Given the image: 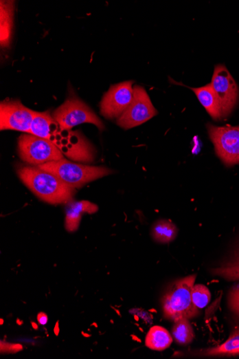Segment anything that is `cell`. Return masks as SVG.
Wrapping results in <instances>:
<instances>
[{
    "label": "cell",
    "instance_id": "1",
    "mask_svg": "<svg viewBox=\"0 0 239 359\" xmlns=\"http://www.w3.org/2000/svg\"><path fill=\"white\" fill-rule=\"evenodd\" d=\"M16 173L28 189L43 202L60 204L73 200L75 188L38 166H21Z\"/></svg>",
    "mask_w": 239,
    "mask_h": 359
},
{
    "label": "cell",
    "instance_id": "2",
    "mask_svg": "<svg viewBox=\"0 0 239 359\" xmlns=\"http://www.w3.org/2000/svg\"><path fill=\"white\" fill-rule=\"evenodd\" d=\"M196 279V275H192L170 285L162 298L166 318L175 322L181 318L190 319L198 315V309L194 304L192 297Z\"/></svg>",
    "mask_w": 239,
    "mask_h": 359
},
{
    "label": "cell",
    "instance_id": "3",
    "mask_svg": "<svg viewBox=\"0 0 239 359\" xmlns=\"http://www.w3.org/2000/svg\"><path fill=\"white\" fill-rule=\"evenodd\" d=\"M38 166L46 172L55 175L75 189L114 173L107 167L84 165L65 159Z\"/></svg>",
    "mask_w": 239,
    "mask_h": 359
},
{
    "label": "cell",
    "instance_id": "4",
    "mask_svg": "<svg viewBox=\"0 0 239 359\" xmlns=\"http://www.w3.org/2000/svg\"><path fill=\"white\" fill-rule=\"evenodd\" d=\"M53 116L64 130H71L82 124H91L102 131L104 123L93 111L83 101L76 97L67 98L53 113Z\"/></svg>",
    "mask_w": 239,
    "mask_h": 359
},
{
    "label": "cell",
    "instance_id": "5",
    "mask_svg": "<svg viewBox=\"0 0 239 359\" xmlns=\"http://www.w3.org/2000/svg\"><path fill=\"white\" fill-rule=\"evenodd\" d=\"M51 142L61 151L64 156L73 162L89 164L95 160V147L79 131L60 128Z\"/></svg>",
    "mask_w": 239,
    "mask_h": 359
},
{
    "label": "cell",
    "instance_id": "6",
    "mask_svg": "<svg viewBox=\"0 0 239 359\" xmlns=\"http://www.w3.org/2000/svg\"><path fill=\"white\" fill-rule=\"evenodd\" d=\"M19 153L24 162L32 166H40L64 159L63 153L54 144L30 133L20 136Z\"/></svg>",
    "mask_w": 239,
    "mask_h": 359
},
{
    "label": "cell",
    "instance_id": "7",
    "mask_svg": "<svg viewBox=\"0 0 239 359\" xmlns=\"http://www.w3.org/2000/svg\"><path fill=\"white\" fill-rule=\"evenodd\" d=\"M158 114L144 88L136 85L133 88V98L125 112L117 120L119 127L130 129L149 121Z\"/></svg>",
    "mask_w": 239,
    "mask_h": 359
},
{
    "label": "cell",
    "instance_id": "8",
    "mask_svg": "<svg viewBox=\"0 0 239 359\" xmlns=\"http://www.w3.org/2000/svg\"><path fill=\"white\" fill-rule=\"evenodd\" d=\"M210 138L218 157L227 166L239 164V126L223 127L209 124Z\"/></svg>",
    "mask_w": 239,
    "mask_h": 359
},
{
    "label": "cell",
    "instance_id": "9",
    "mask_svg": "<svg viewBox=\"0 0 239 359\" xmlns=\"http://www.w3.org/2000/svg\"><path fill=\"white\" fill-rule=\"evenodd\" d=\"M36 111L25 107L21 100H4L0 105V129L30 133Z\"/></svg>",
    "mask_w": 239,
    "mask_h": 359
},
{
    "label": "cell",
    "instance_id": "10",
    "mask_svg": "<svg viewBox=\"0 0 239 359\" xmlns=\"http://www.w3.org/2000/svg\"><path fill=\"white\" fill-rule=\"evenodd\" d=\"M211 85L219 100L223 117H227L236 105L238 89L235 80L225 65H218L215 67Z\"/></svg>",
    "mask_w": 239,
    "mask_h": 359
},
{
    "label": "cell",
    "instance_id": "11",
    "mask_svg": "<svg viewBox=\"0 0 239 359\" xmlns=\"http://www.w3.org/2000/svg\"><path fill=\"white\" fill-rule=\"evenodd\" d=\"M133 81L111 85L100 102V113L106 118H118L125 112L133 98Z\"/></svg>",
    "mask_w": 239,
    "mask_h": 359
},
{
    "label": "cell",
    "instance_id": "12",
    "mask_svg": "<svg viewBox=\"0 0 239 359\" xmlns=\"http://www.w3.org/2000/svg\"><path fill=\"white\" fill-rule=\"evenodd\" d=\"M96 204L89 201H71L66 207L65 228L73 232L78 230L82 216L84 213L94 214L98 212Z\"/></svg>",
    "mask_w": 239,
    "mask_h": 359
},
{
    "label": "cell",
    "instance_id": "13",
    "mask_svg": "<svg viewBox=\"0 0 239 359\" xmlns=\"http://www.w3.org/2000/svg\"><path fill=\"white\" fill-rule=\"evenodd\" d=\"M60 126L49 111H36L31 124L30 133L51 142Z\"/></svg>",
    "mask_w": 239,
    "mask_h": 359
},
{
    "label": "cell",
    "instance_id": "14",
    "mask_svg": "<svg viewBox=\"0 0 239 359\" xmlns=\"http://www.w3.org/2000/svg\"><path fill=\"white\" fill-rule=\"evenodd\" d=\"M191 89L195 93L202 106L214 120L223 118L219 100L211 83L201 88Z\"/></svg>",
    "mask_w": 239,
    "mask_h": 359
},
{
    "label": "cell",
    "instance_id": "15",
    "mask_svg": "<svg viewBox=\"0 0 239 359\" xmlns=\"http://www.w3.org/2000/svg\"><path fill=\"white\" fill-rule=\"evenodd\" d=\"M14 3L1 1L0 3V28H1V46L9 47L12 38L13 27Z\"/></svg>",
    "mask_w": 239,
    "mask_h": 359
},
{
    "label": "cell",
    "instance_id": "16",
    "mask_svg": "<svg viewBox=\"0 0 239 359\" xmlns=\"http://www.w3.org/2000/svg\"><path fill=\"white\" fill-rule=\"evenodd\" d=\"M172 342V335L166 329L159 326L152 327L146 337V347L155 351H163L168 349Z\"/></svg>",
    "mask_w": 239,
    "mask_h": 359
},
{
    "label": "cell",
    "instance_id": "17",
    "mask_svg": "<svg viewBox=\"0 0 239 359\" xmlns=\"http://www.w3.org/2000/svg\"><path fill=\"white\" fill-rule=\"evenodd\" d=\"M178 230L172 221L161 219L156 222L151 229V235L157 243L166 244L174 241Z\"/></svg>",
    "mask_w": 239,
    "mask_h": 359
},
{
    "label": "cell",
    "instance_id": "18",
    "mask_svg": "<svg viewBox=\"0 0 239 359\" xmlns=\"http://www.w3.org/2000/svg\"><path fill=\"white\" fill-rule=\"evenodd\" d=\"M173 336L178 344L189 345L194 338V332L187 318H181L175 321Z\"/></svg>",
    "mask_w": 239,
    "mask_h": 359
},
{
    "label": "cell",
    "instance_id": "19",
    "mask_svg": "<svg viewBox=\"0 0 239 359\" xmlns=\"http://www.w3.org/2000/svg\"><path fill=\"white\" fill-rule=\"evenodd\" d=\"M206 354L209 356L239 354V327L235 329L224 344L208 350Z\"/></svg>",
    "mask_w": 239,
    "mask_h": 359
},
{
    "label": "cell",
    "instance_id": "20",
    "mask_svg": "<svg viewBox=\"0 0 239 359\" xmlns=\"http://www.w3.org/2000/svg\"><path fill=\"white\" fill-rule=\"evenodd\" d=\"M213 273L229 281L239 280V251L232 261L213 270Z\"/></svg>",
    "mask_w": 239,
    "mask_h": 359
},
{
    "label": "cell",
    "instance_id": "21",
    "mask_svg": "<svg viewBox=\"0 0 239 359\" xmlns=\"http://www.w3.org/2000/svg\"><path fill=\"white\" fill-rule=\"evenodd\" d=\"M192 301L198 309L207 306L211 301V292L207 286L202 284L194 285L192 292Z\"/></svg>",
    "mask_w": 239,
    "mask_h": 359
},
{
    "label": "cell",
    "instance_id": "22",
    "mask_svg": "<svg viewBox=\"0 0 239 359\" xmlns=\"http://www.w3.org/2000/svg\"><path fill=\"white\" fill-rule=\"evenodd\" d=\"M229 304L232 312L239 317V284L231 290Z\"/></svg>",
    "mask_w": 239,
    "mask_h": 359
},
{
    "label": "cell",
    "instance_id": "23",
    "mask_svg": "<svg viewBox=\"0 0 239 359\" xmlns=\"http://www.w3.org/2000/svg\"><path fill=\"white\" fill-rule=\"evenodd\" d=\"M23 350V346L20 345H12L1 341L2 353H16Z\"/></svg>",
    "mask_w": 239,
    "mask_h": 359
},
{
    "label": "cell",
    "instance_id": "24",
    "mask_svg": "<svg viewBox=\"0 0 239 359\" xmlns=\"http://www.w3.org/2000/svg\"><path fill=\"white\" fill-rule=\"evenodd\" d=\"M47 320H48V318L45 314L41 313L38 315V321L39 322L40 324L43 325V326H44V325L47 324Z\"/></svg>",
    "mask_w": 239,
    "mask_h": 359
},
{
    "label": "cell",
    "instance_id": "25",
    "mask_svg": "<svg viewBox=\"0 0 239 359\" xmlns=\"http://www.w3.org/2000/svg\"><path fill=\"white\" fill-rule=\"evenodd\" d=\"M32 326L35 327H36V329H37V328H38V327L36 326V324H34V323H32Z\"/></svg>",
    "mask_w": 239,
    "mask_h": 359
},
{
    "label": "cell",
    "instance_id": "26",
    "mask_svg": "<svg viewBox=\"0 0 239 359\" xmlns=\"http://www.w3.org/2000/svg\"><path fill=\"white\" fill-rule=\"evenodd\" d=\"M238 251H239V250H238Z\"/></svg>",
    "mask_w": 239,
    "mask_h": 359
}]
</instances>
